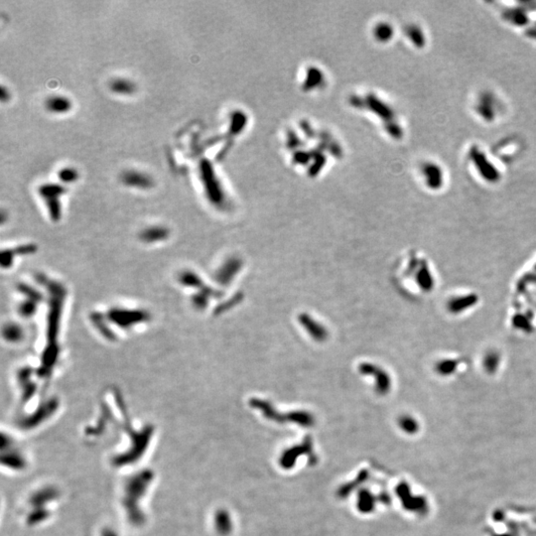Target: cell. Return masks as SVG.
Masks as SVG:
<instances>
[{"instance_id": "obj_3", "label": "cell", "mask_w": 536, "mask_h": 536, "mask_svg": "<svg viewBox=\"0 0 536 536\" xmlns=\"http://www.w3.org/2000/svg\"><path fill=\"white\" fill-rule=\"evenodd\" d=\"M45 108L54 114H64L71 110L73 104L69 97L62 94H52L45 99Z\"/></svg>"}, {"instance_id": "obj_7", "label": "cell", "mask_w": 536, "mask_h": 536, "mask_svg": "<svg viewBox=\"0 0 536 536\" xmlns=\"http://www.w3.org/2000/svg\"><path fill=\"white\" fill-rule=\"evenodd\" d=\"M9 97H10V95H9L8 89L5 87H1V100L4 102V101L8 100Z\"/></svg>"}, {"instance_id": "obj_5", "label": "cell", "mask_w": 536, "mask_h": 536, "mask_svg": "<svg viewBox=\"0 0 536 536\" xmlns=\"http://www.w3.org/2000/svg\"><path fill=\"white\" fill-rule=\"evenodd\" d=\"M58 177L62 183L70 184L76 182L79 179V173L73 167H65L59 171Z\"/></svg>"}, {"instance_id": "obj_2", "label": "cell", "mask_w": 536, "mask_h": 536, "mask_svg": "<svg viewBox=\"0 0 536 536\" xmlns=\"http://www.w3.org/2000/svg\"><path fill=\"white\" fill-rule=\"evenodd\" d=\"M120 181L127 187L140 190H147L154 186L153 178L149 174L138 170H126L122 172Z\"/></svg>"}, {"instance_id": "obj_4", "label": "cell", "mask_w": 536, "mask_h": 536, "mask_svg": "<svg viewBox=\"0 0 536 536\" xmlns=\"http://www.w3.org/2000/svg\"><path fill=\"white\" fill-rule=\"evenodd\" d=\"M109 89L113 93L129 95L135 92L136 85L125 78H116L109 83Z\"/></svg>"}, {"instance_id": "obj_1", "label": "cell", "mask_w": 536, "mask_h": 536, "mask_svg": "<svg viewBox=\"0 0 536 536\" xmlns=\"http://www.w3.org/2000/svg\"><path fill=\"white\" fill-rule=\"evenodd\" d=\"M67 189L60 184H43L38 188L39 195L46 202L50 216L53 220L58 221L61 217V204L59 198L66 193Z\"/></svg>"}, {"instance_id": "obj_6", "label": "cell", "mask_w": 536, "mask_h": 536, "mask_svg": "<svg viewBox=\"0 0 536 536\" xmlns=\"http://www.w3.org/2000/svg\"><path fill=\"white\" fill-rule=\"evenodd\" d=\"M167 234V229L162 226H152L146 228L142 232V237L149 241L158 239L159 237H164Z\"/></svg>"}]
</instances>
